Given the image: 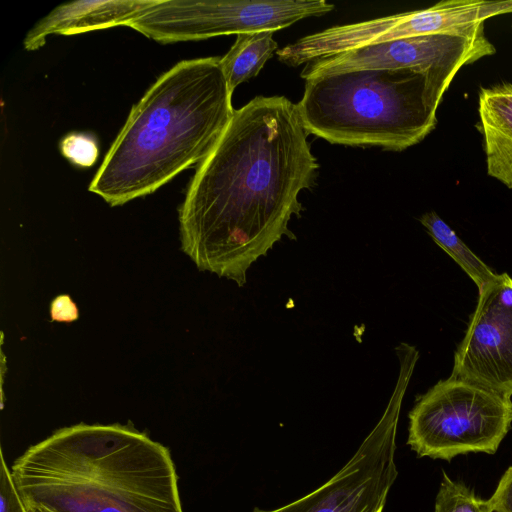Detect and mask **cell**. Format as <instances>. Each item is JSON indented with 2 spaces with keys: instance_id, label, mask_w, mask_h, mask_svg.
I'll list each match as a JSON object with an SVG mask.
<instances>
[{
  "instance_id": "1",
  "label": "cell",
  "mask_w": 512,
  "mask_h": 512,
  "mask_svg": "<svg viewBox=\"0 0 512 512\" xmlns=\"http://www.w3.org/2000/svg\"><path fill=\"white\" fill-rule=\"evenodd\" d=\"M296 104L257 96L234 114L198 164L179 209L183 251L203 271L243 286L250 266L300 217L298 196L316 185Z\"/></svg>"
},
{
  "instance_id": "2",
  "label": "cell",
  "mask_w": 512,
  "mask_h": 512,
  "mask_svg": "<svg viewBox=\"0 0 512 512\" xmlns=\"http://www.w3.org/2000/svg\"><path fill=\"white\" fill-rule=\"evenodd\" d=\"M25 507L53 512H184L170 450L132 424L79 423L11 467Z\"/></svg>"
},
{
  "instance_id": "3",
  "label": "cell",
  "mask_w": 512,
  "mask_h": 512,
  "mask_svg": "<svg viewBox=\"0 0 512 512\" xmlns=\"http://www.w3.org/2000/svg\"><path fill=\"white\" fill-rule=\"evenodd\" d=\"M231 98L220 58L178 62L133 105L89 191L123 205L199 164L234 114Z\"/></svg>"
},
{
  "instance_id": "4",
  "label": "cell",
  "mask_w": 512,
  "mask_h": 512,
  "mask_svg": "<svg viewBox=\"0 0 512 512\" xmlns=\"http://www.w3.org/2000/svg\"><path fill=\"white\" fill-rule=\"evenodd\" d=\"M450 83L415 69L323 73L306 79L296 108L306 132L330 143L402 151L435 128Z\"/></svg>"
},
{
  "instance_id": "5",
  "label": "cell",
  "mask_w": 512,
  "mask_h": 512,
  "mask_svg": "<svg viewBox=\"0 0 512 512\" xmlns=\"http://www.w3.org/2000/svg\"><path fill=\"white\" fill-rule=\"evenodd\" d=\"M511 423V397L450 376L417 399L407 443L420 457L434 459L494 454Z\"/></svg>"
},
{
  "instance_id": "6",
  "label": "cell",
  "mask_w": 512,
  "mask_h": 512,
  "mask_svg": "<svg viewBox=\"0 0 512 512\" xmlns=\"http://www.w3.org/2000/svg\"><path fill=\"white\" fill-rule=\"evenodd\" d=\"M334 9L325 0H158L128 27L160 43L274 31Z\"/></svg>"
},
{
  "instance_id": "7",
  "label": "cell",
  "mask_w": 512,
  "mask_h": 512,
  "mask_svg": "<svg viewBox=\"0 0 512 512\" xmlns=\"http://www.w3.org/2000/svg\"><path fill=\"white\" fill-rule=\"evenodd\" d=\"M399 360L400 374L390 401L351 459L311 493L277 509L253 512H383L397 477V424L416 363L410 357Z\"/></svg>"
},
{
  "instance_id": "8",
  "label": "cell",
  "mask_w": 512,
  "mask_h": 512,
  "mask_svg": "<svg viewBox=\"0 0 512 512\" xmlns=\"http://www.w3.org/2000/svg\"><path fill=\"white\" fill-rule=\"evenodd\" d=\"M493 44L486 38L484 23L459 31L390 40L351 49L306 64L301 77L353 70L415 69L450 81L459 69L493 55Z\"/></svg>"
},
{
  "instance_id": "9",
  "label": "cell",
  "mask_w": 512,
  "mask_h": 512,
  "mask_svg": "<svg viewBox=\"0 0 512 512\" xmlns=\"http://www.w3.org/2000/svg\"><path fill=\"white\" fill-rule=\"evenodd\" d=\"M451 376L512 396V277L506 272L478 290Z\"/></svg>"
},
{
  "instance_id": "10",
  "label": "cell",
  "mask_w": 512,
  "mask_h": 512,
  "mask_svg": "<svg viewBox=\"0 0 512 512\" xmlns=\"http://www.w3.org/2000/svg\"><path fill=\"white\" fill-rule=\"evenodd\" d=\"M158 0H78L61 4L26 34L24 49L41 48L49 35H75L115 26H129Z\"/></svg>"
},
{
  "instance_id": "11",
  "label": "cell",
  "mask_w": 512,
  "mask_h": 512,
  "mask_svg": "<svg viewBox=\"0 0 512 512\" xmlns=\"http://www.w3.org/2000/svg\"><path fill=\"white\" fill-rule=\"evenodd\" d=\"M478 112L487 173L512 188V83L481 88Z\"/></svg>"
},
{
  "instance_id": "12",
  "label": "cell",
  "mask_w": 512,
  "mask_h": 512,
  "mask_svg": "<svg viewBox=\"0 0 512 512\" xmlns=\"http://www.w3.org/2000/svg\"><path fill=\"white\" fill-rule=\"evenodd\" d=\"M274 31L264 30L238 34L229 51L220 58L229 89L255 77L266 61L277 51Z\"/></svg>"
},
{
  "instance_id": "13",
  "label": "cell",
  "mask_w": 512,
  "mask_h": 512,
  "mask_svg": "<svg viewBox=\"0 0 512 512\" xmlns=\"http://www.w3.org/2000/svg\"><path fill=\"white\" fill-rule=\"evenodd\" d=\"M420 222L434 242L473 280L478 290L494 279L497 273L476 256L434 211L423 214Z\"/></svg>"
},
{
  "instance_id": "14",
  "label": "cell",
  "mask_w": 512,
  "mask_h": 512,
  "mask_svg": "<svg viewBox=\"0 0 512 512\" xmlns=\"http://www.w3.org/2000/svg\"><path fill=\"white\" fill-rule=\"evenodd\" d=\"M434 512H493L490 501L477 497L464 484L454 482L443 474Z\"/></svg>"
},
{
  "instance_id": "15",
  "label": "cell",
  "mask_w": 512,
  "mask_h": 512,
  "mask_svg": "<svg viewBox=\"0 0 512 512\" xmlns=\"http://www.w3.org/2000/svg\"><path fill=\"white\" fill-rule=\"evenodd\" d=\"M60 150L65 158L80 167L92 166L99 153L95 139L80 133L66 135L60 143Z\"/></svg>"
},
{
  "instance_id": "16",
  "label": "cell",
  "mask_w": 512,
  "mask_h": 512,
  "mask_svg": "<svg viewBox=\"0 0 512 512\" xmlns=\"http://www.w3.org/2000/svg\"><path fill=\"white\" fill-rule=\"evenodd\" d=\"M0 512H28L16 488L12 472L0 451Z\"/></svg>"
},
{
  "instance_id": "17",
  "label": "cell",
  "mask_w": 512,
  "mask_h": 512,
  "mask_svg": "<svg viewBox=\"0 0 512 512\" xmlns=\"http://www.w3.org/2000/svg\"><path fill=\"white\" fill-rule=\"evenodd\" d=\"M493 512H512V466L501 477L495 492L489 498Z\"/></svg>"
},
{
  "instance_id": "18",
  "label": "cell",
  "mask_w": 512,
  "mask_h": 512,
  "mask_svg": "<svg viewBox=\"0 0 512 512\" xmlns=\"http://www.w3.org/2000/svg\"><path fill=\"white\" fill-rule=\"evenodd\" d=\"M50 314L53 321L72 322L78 318V309L68 295H59L51 303Z\"/></svg>"
},
{
  "instance_id": "19",
  "label": "cell",
  "mask_w": 512,
  "mask_h": 512,
  "mask_svg": "<svg viewBox=\"0 0 512 512\" xmlns=\"http://www.w3.org/2000/svg\"><path fill=\"white\" fill-rule=\"evenodd\" d=\"M28 512H53L42 506L26 507Z\"/></svg>"
}]
</instances>
